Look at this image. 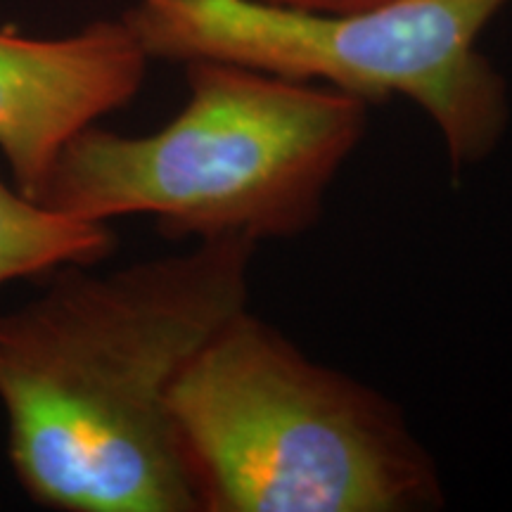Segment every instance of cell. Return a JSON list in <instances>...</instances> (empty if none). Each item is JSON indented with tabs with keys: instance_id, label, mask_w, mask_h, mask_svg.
<instances>
[{
	"instance_id": "1",
	"label": "cell",
	"mask_w": 512,
	"mask_h": 512,
	"mask_svg": "<svg viewBox=\"0 0 512 512\" xmlns=\"http://www.w3.org/2000/svg\"><path fill=\"white\" fill-rule=\"evenodd\" d=\"M259 245L190 242L114 271L62 266L0 311V408L19 489L55 512H197L169 394L249 306Z\"/></svg>"
},
{
	"instance_id": "2",
	"label": "cell",
	"mask_w": 512,
	"mask_h": 512,
	"mask_svg": "<svg viewBox=\"0 0 512 512\" xmlns=\"http://www.w3.org/2000/svg\"><path fill=\"white\" fill-rule=\"evenodd\" d=\"M188 98L145 136L93 124L69 140L38 202L110 223L147 216L166 240H297L368 133L354 95L233 62L183 64Z\"/></svg>"
},
{
	"instance_id": "3",
	"label": "cell",
	"mask_w": 512,
	"mask_h": 512,
	"mask_svg": "<svg viewBox=\"0 0 512 512\" xmlns=\"http://www.w3.org/2000/svg\"><path fill=\"white\" fill-rule=\"evenodd\" d=\"M197 512H427L437 458L399 403L311 358L252 309L216 330L169 394Z\"/></svg>"
},
{
	"instance_id": "4",
	"label": "cell",
	"mask_w": 512,
	"mask_h": 512,
	"mask_svg": "<svg viewBox=\"0 0 512 512\" xmlns=\"http://www.w3.org/2000/svg\"><path fill=\"white\" fill-rule=\"evenodd\" d=\"M508 3L387 0L328 12L266 0H131L121 19L150 62H233L370 107L406 98L437 128L460 176L494 155L510 126L508 83L479 50Z\"/></svg>"
},
{
	"instance_id": "5",
	"label": "cell",
	"mask_w": 512,
	"mask_h": 512,
	"mask_svg": "<svg viewBox=\"0 0 512 512\" xmlns=\"http://www.w3.org/2000/svg\"><path fill=\"white\" fill-rule=\"evenodd\" d=\"M147 64L121 17L64 36L0 27V155L10 181L38 202L69 140L124 110Z\"/></svg>"
},
{
	"instance_id": "6",
	"label": "cell",
	"mask_w": 512,
	"mask_h": 512,
	"mask_svg": "<svg viewBox=\"0 0 512 512\" xmlns=\"http://www.w3.org/2000/svg\"><path fill=\"white\" fill-rule=\"evenodd\" d=\"M114 247L110 223L50 209L0 176V285L46 278L62 266H98Z\"/></svg>"
},
{
	"instance_id": "7",
	"label": "cell",
	"mask_w": 512,
	"mask_h": 512,
	"mask_svg": "<svg viewBox=\"0 0 512 512\" xmlns=\"http://www.w3.org/2000/svg\"><path fill=\"white\" fill-rule=\"evenodd\" d=\"M266 3L290 5V8H304V10H328V12H347V10H361V8H373V5L387 3V0H266Z\"/></svg>"
}]
</instances>
